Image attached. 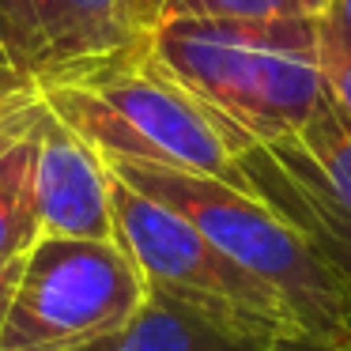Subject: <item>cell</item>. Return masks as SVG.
Wrapping results in <instances>:
<instances>
[{
	"label": "cell",
	"mask_w": 351,
	"mask_h": 351,
	"mask_svg": "<svg viewBox=\"0 0 351 351\" xmlns=\"http://www.w3.org/2000/svg\"><path fill=\"white\" fill-rule=\"evenodd\" d=\"M34 91L42 106L102 159L152 162L250 189L242 155L253 140L170 76L147 38Z\"/></svg>",
	"instance_id": "1"
},
{
	"label": "cell",
	"mask_w": 351,
	"mask_h": 351,
	"mask_svg": "<svg viewBox=\"0 0 351 351\" xmlns=\"http://www.w3.org/2000/svg\"><path fill=\"white\" fill-rule=\"evenodd\" d=\"M147 46L253 144L295 136L328 102L321 16H170L147 31Z\"/></svg>",
	"instance_id": "2"
},
{
	"label": "cell",
	"mask_w": 351,
	"mask_h": 351,
	"mask_svg": "<svg viewBox=\"0 0 351 351\" xmlns=\"http://www.w3.org/2000/svg\"><path fill=\"white\" fill-rule=\"evenodd\" d=\"M106 167L125 185L185 215L208 242L268 283L287 306L295 340L310 343L313 351H351V298L302 230L291 227L257 193L152 162L106 159Z\"/></svg>",
	"instance_id": "3"
},
{
	"label": "cell",
	"mask_w": 351,
	"mask_h": 351,
	"mask_svg": "<svg viewBox=\"0 0 351 351\" xmlns=\"http://www.w3.org/2000/svg\"><path fill=\"white\" fill-rule=\"evenodd\" d=\"M147 283L117 238H46L23 257L0 351H69L121 328Z\"/></svg>",
	"instance_id": "4"
},
{
	"label": "cell",
	"mask_w": 351,
	"mask_h": 351,
	"mask_svg": "<svg viewBox=\"0 0 351 351\" xmlns=\"http://www.w3.org/2000/svg\"><path fill=\"white\" fill-rule=\"evenodd\" d=\"M110 208H114L117 245L132 257L147 287L215 306L295 340V325L280 295L257 276H250L238 261H230L215 242H208L185 215L144 197L114 174H110Z\"/></svg>",
	"instance_id": "5"
},
{
	"label": "cell",
	"mask_w": 351,
	"mask_h": 351,
	"mask_svg": "<svg viewBox=\"0 0 351 351\" xmlns=\"http://www.w3.org/2000/svg\"><path fill=\"white\" fill-rule=\"evenodd\" d=\"M147 0H0V46L31 87L147 38Z\"/></svg>",
	"instance_id": "6"
},
{
	"label": "cell",
	"mask_w": 351,
	"mask_h": 351,
	"mask_svg": "<svg viewBox=\"0 0 351 351\" xmlns=\"http://www.w3.org/2000/svg\"><path fill=\"white\" fill-rule=\"evenodd\" d=\"M34 200L46 238H114L106 159L69 125L57 121L46 106L38 114Z\"/></svg>",
	"instance_id": "7"
},
{
	"label": "cell",
	"mask_w": 351,
	"mask_h": 351,
	"mask_svg": "<svg viewBox=\"0 0 351 351\" xmlns=\"http://www.w3.org/2000/svg\"><path fill=\"white\" fill-rule=\"evenodd\" d=\"M283 340L291 336L215 306L147 287L140 310L121 328L69 351H280Z\"/></svg>",
	"instance_id": "8"
},
{
	"label": "cell",
	"mask_w": 351,
	"mask_h": 351,
	"mask_svg": "<svg viewBox=\"0 0 351 351\" xmlns=\"http://www.w3.org/2000/svg\"><path fill=\"white\" fill-rule=\"evenodd\" d=\"M38 114V91L0 106V265L23 261L42 238L38 200H34Z\"/></svg>",
	"instance_id": "9"
},
{
	"label": "cell",
	"mask_w": 351,
	"mask_h": 351,
	"mask_svg": "<svg viewBox=\"0 0 351 351\" xmlns=\"http://www.w3.org/2000/svg\"><path fill=\"white\" fill-rule=\"evenodd\" d=\"M257 147L291 182L351 219V121L332 102H325L295 136Z\"/></svg>",
	"instance_id": "10"
},
{
	"label": "cell",
	"mask_w": 351,
	"mask_h": 351,
	"mask_svg": "<svg viewBox=\"0 0 351 351\" xmlns=\"http://www.w3.org/2000/svg\"><path fill=\"white\" fill-rule=\"evenodd\" d=\"M325 0H147L152 27L170 16H234V19H272V16H321Z\"/></svg>",
	"instance_id": "11"
},
{
	"label": "cell",
	"mask_w": 351,
	"mask_h": 351,
	"mask_svg": "<svg viewBox=\"0 0 351 351\" xmlns=\"http://www.w3.org/2000/svg\"><path fill=\"white\" fill-rule=\"evenodd\" d=\"M321 72H325L328 102L351 121V46L321 27Z\"/></svg>",
	"instance_id": "12"
},
{
	"label": "cell",
	"mask_w": 351,
	"mask_h": 351,
	"mask_svg": "<svg viewBox=\"0 0 351 351\" xmlns=\"http://www.w3.org/2000/svg\"><path fill=\"white\" fill-rule=\"evenodd\" d=\"M321 27H325L332 38H340V42L351 46V0H325Z\"/></svg>",
	"instance_id": "13"
},
{
	"label": "cell",
	"mask_w": 351,
	"mask_h": 351,
	"mask_svg": "<svg viewBox=\"0 0 351 351\" xmlns=\"http://www.w3.org/2000/svg\"><path fill=\"white\" fill-rule=\"evenodd\" d=\"M31 91H34V87L19 76L16 64H12L8 53H4V46H0V106H8V102L23 99V95H31Z\"/></svg>",
	"instance_id": "14"
},
{
	"label": "cell",
	"mask_w": 351,
	"mask_h": 351,
	"mask_svg": "<svg viewBox=\"0 0 351 351\" xmlns=\"http://www.w3.org/2000/svg\"><path fill=\"white\" fill-rule=\"evenodd\" d=\"M19 272H23V261H4V265H0V328H4V317H8V306H12V295H16Z\"/></svg>",
	"instance_id": "15"
},
{
	"label": "cell",
	"mask_w": 351,
	"mask_h": 351,
	"mask_svg": "<svg viewBox=\"0 0 351 351\" xmlns=\"http://www.w3.org/2000/svg\"><path fill=\"white\" fill-rule=\"evenodd\" d=\"M280 351H313V348H310V343H302V340H283Z\"/></svg>",
	"instance_id": "16"
}]
</instances>
